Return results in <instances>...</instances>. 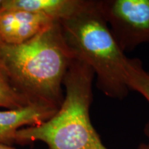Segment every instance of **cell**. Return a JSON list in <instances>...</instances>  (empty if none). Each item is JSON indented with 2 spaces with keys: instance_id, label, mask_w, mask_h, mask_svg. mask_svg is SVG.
Wrapping results in <instances>:
<instances>
[{
  "instance_id": "11",
  "label": "cell",
  "mask_w": 149,
  "mask_h": 149,
  "mask_svg": "<svg viewBox=\"0 0 149 149\" xmlns=\"http://www.w3.org/2000/svg\"><path fill=\"white\" fill-rule=\"evenodd\" d=\"M0 149H16V148H13L12 146H8V145L0 144Z\"/></svg>"
},
{
  "instance_id": "12",
  "label": "cell",
  "mask_w": 149,
  "mask_h": 149,
  "mask_svg": "<svg viewBox=\"0 0 149 149\" xmlns=\"http://www.w3.org/2000/svg\"><path fill=\"white\" fill-rule=\"evenodd\" d=\"M3 0H0V11L3 9Z\"/></svg>"
},
{
  "instance_id": "4",
  "label": "cell",
  "mask_w": 149,
  "mask_h": 149,
  "mask_svg": "<svg viewBox=\"0 0 149 149\" xmlns=\"http://www.w3.org/2000/svg\"><path fill=\"white\" fill-rule=\"evenodd\" d=\"M112 34L124 53L149 43V0H100Z\"/></svg>"
},
{
  "instance_id": "1",
  "label": "cell",
  "mask_w": 149,
  "mask_h": 149,
  "mask_svg": "<svg viewBox=\"0 0 149 149\" xmlns=\"http://www.w3.org/2000/svg\"><path fill=\"white\" fill-rule=\"evenodd\" d=\"M74 59L59 22L23 44H0V66L17 88L33 102L57 109L64 100V80Z\"/></svg>"
},
{
  "instance_id": "7",
  "label": "cell",
  "mask_w": 149,
  "mask_h": 149,
  "mask_svg": "<svg viewBox=\"0 0 149 149\" xmlns=\"http://www.w3.org/2000/svg\"><path fill=\"white\" fill-rule=\"evenodd\" d=\"M84 0H3V8H15L45 15L60 22L72 15Z\"/></svg>"
},
{
  "instance_id": "10",
  "label": "cell",
  "mask_w": 149,
  "mask_h": 149,
  "mask_svg": "<svg viewBox=\"0 0 149 149\" xmlns=\"http://www.w3.org/2000/svg\"><path fill=\"white\" fill-rule=\"evenodd\" d=\"M137 149H149V143H141Z\"/></svg>"
},
{
  "instance_id": "6",
  "label": "cell",
  "mask_w": 149,
  "mask_h": 149,
  "mask_svg": "<svg viewBox=\"0 0 149 149\" xmlns=\"http://www.w3.org/2000/svg\"><path fill=\"white\" fill-rule=\"evenodd\" d=\"M59 109L35 102L20 109L0 111V144L15 143L17 133L24 126L40 125L49 120Z\"/></svg>"
},
{
  "instance_id": "2",
  "label": "cell",
  "mask_w": 149,
  "mask_h": 149,
  "mask_svg": "<svg viewBox=\"0 0 149 149\" xmlns=\"http://www.w3.org/2000/svg\"><path fill=\"white\" fill-rule=\"evenodd\" d=\"M59 23L74 59L92 68L97 88L111 98L127 97L130 91L126 73L130 58L112 34L100 1L84 0L79 10Z\"/></svg>"
},
{
  "instance_id": "5",
  "label": "cell",
  "mask_w": 149,
  "mask_h": 149,
  "mask_svg": "<svg viewBox=\"0 0 149 149\" xmlns=\"http://www.w3.org/2000/svg\"><path fill=\"white\" fill-rule=\"evenodd\" d=\"M54 22L43 15L15 8L0 11V44L18 45L31 40Z\"/></svg>"
},
{
  "instance_id": "8",
  "label": "cell",
  "mask_w": 149,
  "mask_h": 149,
  "mask_svg": "<svg viewBox=\"0 0 149 149\" xmlns=\"http://www.w3.org/2000/svg\"><path fill=\"white\" fill-rule=\"evenodd\" d=\"M127 81L130 90L139 93L149 104V72L139 59H130L127 66ZM144 133L149 139V120L144 128Z\"/></svg>"
},
{
  "instance_id": "9",
  "label": "cell",
  "mask_w": 149,
  "mask_h": 149,
  "mask_svg": "<svg viewBox=\"0 0 149 149\" xmlns=\"http://www.w3.org/2000/svg\"><path fill=\"white\" fill-rule=\"evenodd\" d=\"M35 103L17 88L5 70L0 66V107L16 109Z\"/></svg>"
},
{
  "instance_id": "3",
  "label": "cell",
  "mask_w": 149,
  "mask_h": 149,
  "mask_svg": "<svg viewBox=\"0 0 149 149\" xmlns=\"http://www.w3.org/2000/svg\"><path fill=\"white\" fill-rule=\"evenodd\" d=\"M95 77L90 66L74 59L65 76V95L58 111L40 125L20 129L15 143L26 144L40 141L49 149H109L90 117Z\"/></svg>"
}]
</instances>
